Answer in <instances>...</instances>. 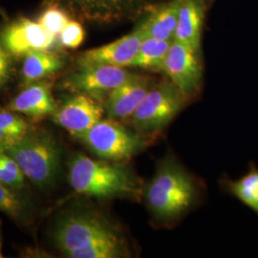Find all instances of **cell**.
Here are the masks:
<instances>
[{
	"instance_id": "1",
	"label": "cell",
	"mask_w": 258,
	"mask_h": 258,
	"mask_svg": "<svg viewBox=\"0 0 258 258\" xmlns=\"http://www.w3.org/2000/svg\"><path fill=\"white\" fill-rule=\"evenodd\" d=\"M69 181L76 192L90 197L112 198L138 192V181L126 168L95 161L83 154L72 158Z\"/></svg>"
},
{
	"instance_id": "2",
	"label": "cell",
	"mask_w": 258,
	"mask_h": 258,
	"mask_svg": "<svg viewBox=\"0 0 258 258\" xmlns=\"http://www.w3.org/2000/svg\"><path fill=\"white\" fill-rule=\"evenodd\" d=\"M194 185L184 169L171 160L163 162L148 184L146 198L150 211L160 219H174L192 203Z\"/></svg>"
},
{
	"instance_id": "3",
	"label": "cell",
	"mask_w": 258,
	"mask_h": 258,
	"mask_svg": "<svg viewBox=\"0 0 258 258\" xmlns=\"http://www.w3.org/2000/svg\"><path fill=\"white\" fill-rule=\"evenodd\" d=\"M6 152L38 187L46 188L55 183L60 166V149L53 139L27 134Z\"/></svg>"
},
{
	"instance_id": "4",
	"label": "cell",
	"mask_w": 258,
	"mask_h": 258,
	"mask_svg": "<svg viewBox=\"0 0 258 258\" xmlns=\"http://www.w3.org/2000/svg\"><path fill=\"white\" fill-rule=\"evenodd\" d=\"M97 156L115 162L125 161L143 148V139L115 120H101L80 138Z\"/></svg>"
},
{
	"instance_id": "5",
	"label": "cell",
	"mask_w": 258,
	"mask_h": 258,
	"mask_svg": "<svg viewBox=\"0 0 258 258\" xmlns=\"http://www.w3.org/2000/svg\"><path fill=\"white\" fill-rule=\"evenodd\" d=\"M185 98L171 82L154 84L132 115V123L143 131L163 128L182 109Z\"/></svg>"
},
{
	"instance_id": "6",
	"label": "cell",
	"mask_w": 258,
	"mask_h": 258,
	"mask_svg": "<svg viewBox=\"0 0 258 258\" xmlns=\"http://www.w3.org/2000/svg\"><path fill=\"white\" fill-rule=\"evenodd\" d=\"M115 232L110 223L102 216L79 212L69 214L59 220L54 231V241L56 247L67 256Z\"/></svg>"
},
{
	"instance_id": "7",
	"label": "cell",
	"mask_w": 258,
	"mask_h": 258,
	"mask_svg": "<svg viewBox=\"0 0 258 258\" xmlns=\"http://www.w3.org/2000/svg\"><path fill=\"white\" fill-rule=\"evenodd\" d=\"M78 18L95 23H113L138 18L150 8L148 0H60Z\"/></svg>"
},
{
	"instance_id": "8",
	"label": "cell",
	"mask_w": 258,
	"mask_h": 258,
	"mask_svg": "<svg viewBox=\"0 0 258 258\" xmlns=\"http://www.w3.org/2000/svg\"><path fill=\"white\" fill-rule=\"evenodd\" d=\"M196 52L184 43L173 40L162 71L185 97L197 92L202 83V66Z\"/></svg>"
},
{
	"instance_id": "9",
	"label": "cell",
	"mask_w": 258,
	"mask_h": 258,
	"mask_svg": "<svg viewBox=\"0 0 258 258\" xmlns=\"http://www.w3.org/2000/svg\"><path fill=\"white\" fill-rule=\"evenodd\" d=\"M102 115L103 107L99 98L79 92L55 109L54 120L71 135L80 138L102 120Z\"/></svg>"
},
{
	"instance_id": "10",
	"label": "cell",
	"mask_w": 258,
	"mask_h": 258,
	"mask_svg": "<svg viewBox=\"0 0 258 258\" xmlns=\"http://www.w3.org/2000/svg\"><path fill=\"white\" fill-rule=\"evenodd\" d=\"M146 34L139 24L128 35L108 44L87 50L80 55L79 66L111 65L117 67H129L138 53Z\"/></svg>"
},
{
	"instance_id": "11",
	"label": "cell",
	"mask_w": 258,
	"mask_h": 258,
	"mask_svg": "<svg viewBox=\"0 0 258 258\" xmlns=\"http://www.w3.org/2000/svg\"><path fill=\"white\" fill-rule=\"evenodd\" d=\"M134 74L122 67L111 65L80 66L67 80L68 87L78 92L86 93L96 98L109 93Z\"/></svg>"
},
{
	"instance_id": "12",
	"label": "cell",
	"mask_w": 258,
	"mask_h": 258,
	"mask_svg": "<svg viewBox=\"0 0 258 258\" xmlns=\"http://www.w3.org/2000/svg\"><path fill=\"white\" fill-rule=\"evenodd\" d=\"M54 35L47 32L38 21L21 19L12 23L3 33L5 49L14 55H26L36 51H45L55 42Z\"/></svg>"
},
{
	"instance_id": "13",
	"label": "cell",
	"mask_w": 258,
	"mask_h": 258,
	"mask_svg": "<svg viewBox=\"0 0 258 258\" xmlns=\"http://www.w3.org/2000/svg\"><path fill=\"white\" fill-rule=\"evenodd\" d=\"M154 84L144 76L134 74L125 83L108 93L106 111L112 120H126L132 117Z\"/></svg>"
},
{
	"instance_id": "14",
	"label": "cell",
	"mask_w": 258,
	"mask_h": 258,
	"mask_svg": "<svg viewBox=\"0 0 258 258\" xmlns=\"http://www.w3.org/2000/svg\"><path fill=\"white\" fill-rule=\"evenodd\" d=\"M206 11V0H183L179 10L174 39L199 52Z\"/></svg>"
},
{
	"instance_id": "15",
	"label": "cell",
	"mask_w": 258,
	"mask_h": 258,
	"mask_svg": "<svg viewBox=\"0 0 258 258\" xmlns=\"http://www.w3.org/2000/svg\"><path fill=\"white\" fill-rule=\"evenodd\" d=\"M183 0H170L160 6L149 8L148 16L140 25L146 37H154L161 40H174L179 10Z\"/></svg>"
},
{
	"instance_id": "16",
	"label": "cell",
	"mask_w": 258,
	"mask_h": 258,
	"mask_svg": "<svg viewBox=\"0 0 258 258\" xmlns=\"http://www.w3.org/2000/svg\"><path fill=\"white\" fill-rule=\"evenodd\" d=\"M10 107L15 112L36 119L49 115L56 109L51 89L46 83L28 86L12 101Z\"/></svg>"
},
{
	"instance_id": "17",
	"label": "cell",
	"mask_w": 258,
	"mask_h": 258,
	"mask_svg": "<svg viewBox=\"0 0 258 258\" xmlns=\"http://www.w3.org/2000/svg\"><path fill=\"white\" fill-rule=\"evenodd\" d=\"M62 66V59L47 50L29 53L25 55L22 67L23 80L26 84H31L54 74Z\"/></svg>"
},
{
	"instance_id": "18",
	"label": "cell",
	"mask_w": 258,
	"mask_h": 258,
	"mask_svg": "<svg viewBox=\"0 0 258 258\" xmlns=\"http://www.w3.org/2000/svg\"><path fill=\"white\" fill-rule=\"evenodd\" d=\"M172 41L161 40L154 37H145L139 48L137 55L129 67H138L151 71H162Z\"/></svg>"
},
{
	"instance_id": "19",
	"label": "cell",
	"mask_w": 258,
	"mask_h": 258,
	"mask_svg": "<svg viewBox=\"0 0 258 258\" xmlns=\"http://www.w3.org/2000/svg\"><path fill=\"white\" fill-rule=\"evenodd\" d=\"M229 190L240 202L258 214V168L251 163L249 172L236 181L228 183Z\"/></svg>"
},
{
	"instance_id": "20",
	"label": "cell",
	"mask_w": 258,
	"mask_h": 258,
	"mask_svg": "<svg viewBox=\"0 0 258 258\" xmlns=\"http://www.w3.org/2000/svg\"><path fill=\"white\" fill-rule=\"evenodd\" d=\"M124 253L122 242L117 232L95 241L91 245L68 254L71 258H116Z\"/></svg>"
},
{
	"instance_id": "21",
	"label": "cell",
	"mask_w": 258,
	"mask_h": 258,
	"mask_svg": "<svg viewBox=\"0 0 258 258\" xmlns=\"http://www.w3.org/2000/svg\"><path fill=\"white\" fill-rule=\"evenodd\" d=\"M27 134V122L22 118L10 112H0V149L6 151Z\"/></svg>"
},
{
	"instance_id": "22",
	"label": "cell",
	"mask_w": 258,
	"mask_h": 258,
	"mask_svg": "<svg viewBox=\"0 0 258 258\" xmlns=\"http://www.w3.org/2000/svg\"><path fill=\"white\" fill-rule=\"evenodd\" d=\"M24 178L17 162L0 149V182L11 186H20L24 183Z\"/></svg>"
},
{
	"instance_id": "23",
	"label": "cell",
	"mask_w": 258,
	"mask_h": 258,
	"mask_svg": "<svg viewBox=\"0 0 258 258\" xmlns=\"http://www.w3.org/2000/svg\"><path fill=\"white\" fill-rule=\"evenodd\" d=\"M70 19L64 11L55 7L47 9L38 19V23L55 37L59 36Z\"/></svg>"
},
{
	"instance_id": "24",
	"label": "cell",
	"mask_w": 258,
	"mask_h": 258,
	"mask_svg": "<svg viewBox=\"0 0 258 258\" xmlns=\"http://www.w3.org/2000/svg\"><path fill=\"white\" fill-rule=\"evenodd\" d=\"M0 211L13 218H19L23 212V205L18 195L7 184L0 182Z\"/></svg>"
},
{
	"instance_id": "25",
	"label": "cell",
	"mask_w": 258,
	"mask_h": 258,
	"mask_svg": "<svg viewBox=\"0 0 258 258\" xmlns=\"http://www.w3.org/2000/svg\"><path fill=\"white\" fill-rule=\"evenodd\" d=\"M84 36L85 34L83 25L76 20L70 19L59 34V38L63 46L76 49L83 43Z\"/></svg>"
},
{
	"instance_id": "26",
	"label": "cell",
	"mask_w": 258,
	"mask_h": 258,
	"mask_svg": "<svg viewBox=\"0 0 258 258\" xmlns=\"http://www.w3.org/2000/svg\"><path fill=\"white\" fill-rule=\"evenodd\" d=\"M11 62L6 50L0 45V86L4 85L9 80Z\"/></svg>"
},
{
	"instance_id": "27",
	"label": "cell",
	"mask_w": 258,
	"mask_h": 258,
	"mask_svg": "<svg viewBox=\"0 0 258 258\" xmlns=\"http://www.w3.org/2000/svg\"><path fill=\"white\" fill-rule=\"evenodd\" d=\"M2 257V252H1V242H0V258Z\"/></svg>"
}]
</instances>
